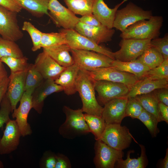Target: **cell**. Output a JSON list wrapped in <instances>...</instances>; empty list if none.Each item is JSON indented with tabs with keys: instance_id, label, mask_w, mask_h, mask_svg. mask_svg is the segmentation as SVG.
Segmentation results:
<instances>
[{
	"instance_id": "6da1fadb",
	"label": "cell",
	"mask_w": 168,
	"mask_h": 168,
	"mask_svg": "<svg viewBox=\"0 0 168 168\" xmlns=\"http://www.w3.org/2000/svg\"><path fill=\"white\" fill-rule=\"evenodd\" d=\"M94 82L86 71L80 69L76 88L82 102V109L86 113L101 117L103 107L96 98Z\"/></svg>"
},
{
	"instance_id": "7a4b0ae2",
	"label": "cell",
	"mask_w": 168,
	"mask_h": 168,
	"mask_svg": "<svg viewBox=\"0 0 168 168\" xmlns=\"http://www.w3.org/2000/svg\"><path fill=\"white\" fill-rule=\"evenodd\" d=\"M163 21L161 16H152L150 19L138 21L128 27L122 32V39H151L157 38Z\"/></svg>"
},
{
	"instance_id": "3957f363",
	"label": "cell",
	"mask_w": 168,
	"mask_h": 168,
	"mask_svg": "<svg viewBox=\"0 0 168 168\" xmlns=\"http://www.w3.org/2000/svg\"><path fill=\"white\" fill-rule=\"evenodd\" d=\"M63 111L66 119L60 126L58 132L63 138L72 139L90 133L82 109L73 110L64 106Z\"/></svg>"
},
{
	"instance_id": "277c9868",
	"label": "cell",
	"mask_w": 168,
	"mask_h": 168,
	"mask_svg": "<svg viewBox=\"0 0 168 168\" xmlns=\"http://www.w3.org/2000/svg\"><path fill=\"white\" fill-rule=\"evenodd\" d=\"M70 52L74 63L80 69L86 71L111 67L114 60L105 54L92 51L71 49Z\"/></svg>"
},
{
	"instance_id": "5b68a950",
	"label": "cell",
	"mask_w": 168,
	"mask_h": 168,
	"mask_svg": "<svg viewBox=\"0 0 168 168\" xmlns=\"http://www.w3.org/2000/svg\"><path fill=\"white\" fill-rule=\"evenodd\" d=\"M152 16L151 11L144 10L130 2L124 7L117 10L113 27L123 32L135 23L148 19Z\"/></svg>"
},
{
	"instance_id": "8992f818",
	"label": "cell",
	"mask_w": 168,
	"mask_h": 168,
	"mask_svg": "<svg viewBox=\"0 0 168 168\" xmlns=\"http://www.w3.org/2000/svg\"><path fill=\"white\" fill-rule=\"evenodd\" d=\"M133 138L126 126L113 124H106L100 140L114 149L123 151L129 147Z\"/></svg>"
},
{
	"instance_id": "52a82bcc",
	"label": "cell",
	"mask_w": 168,
	"mask_h": 168,
	"mask_svg": "<svg viewBox=\"0 0 168 168\" xmlns=\"http://www.w3.org/2000/svg\"><path fill=\"white\" fill-rule=\"evenodd\" d=\"M151 39H122L119 43L120 48L113 52L115 60L127 62L136 60L151 47Z\"/></svg>"
},
{
	"instance_id": "ba28073f",
	"label": "cell",
	"mask_w": 168,
	"mask_h": 168,
	"mask_svg": "<svg viewBox=\"0 0 168 168\" xmlns=\"http://www.w3.org/2000/svg\"><path fill=\"white\" fill-rule=\"evenodd\" d=\"M86 71L95 81L104 80L122 83L129 90L140 80L134 75L113 67L100 68Z\"/></svg>"
},
{
	"instance_id": "9c48e42d",
	"label": "cell",
	"mask_w": 168,
	"mask_h": 168,
	"mask_svg": "<svg viewBox=\"0 0 168 168\" xmlns=\"http://www.w3.org/2000/svg\"><path fill=\"white\" fill-rule=\"evenodd\" d=\"M60 30L65 34L66 44L71 49L93 51L105 54L115 60L113 52L107 48L96 44L74 29L62 28Z\"/></svg>"
},
{
	"instance_id": "30bf717a",
	"label": "cell",
	"mask_w": 168,
	"mask_h": 168,
	"mask_svg": "<svg viewBox=\"0 0 168 168\" xmlns=\"http://www.w3.org/2000/svg\"><path fill=\"white\" fill-rule=\"evenodd\" d=\"M48 10L49 11V16L54 24L63 29H74L79 21V18L58 0H49Z\"/></svg>"
},
{
	"instance_id": "8fae6325",
	"label": "cell",
	"mask_w": 168,
	"mask_h": 168,
	"mask_svg": "<svg viewBox=\"0 0 168 168\" xmlns=\"http://www.w3.org/2000/svg\"><path fill=\"white\" fill-rule=\"evenodd\" d=\"M17 13L0 5V35L3 38L16 42L23 37Z\"/></svg>"
},
{
	"instance_id": "7c38bea8",
	"label": "cell",
	"mask_w": 168,
	"mask_h": 168,
	"mask_svg": "<svg viewBox=\"0 0 168 168\" xmlns=\"http://www.w3.org/2000/svg\"><path fill=\"white\" fill-rule=\"evenodd\" d=\"M94 149V163L96 168H114L117 161L124 156L123 151L114 149L100 140H96Z\"/></svg>"
},
{
	"instance_id": "4fadbf2b",
	"label": "cell",
	"mask_w": 168,
	"mask_h": 168,
	"mask_svg": "<svg viewBox=\"0 0 168 168\" xmlns=\"http://www.w3.org/2000/svg\"><path fill=\"white\" fill-rule=\"evenodd\" d=\"M94 86L98 100L104 105L114 99L127 97L130 90L124 84L104 80L95 81Z\"/></svg>"
},
{
	"instance_id": "5bb4252c",
	"label": "cell",
	"mask_w": 168,
	"mask_h": 168,
	"mask_svg": "<svg viewBox=\"0 0 168 168\" xmlns=\"http://www.w3.org/2000/svg\"><path fill=\"white\" fill-rule=\"evenodd\" d=\"M31 92L25 91L17 108L13 110L12 114L15 120L22 137L30 135L32 133L31 127L28 123L27 118L30 111L32 108V94Z\"/></svg>"
},
{
	"instance_id": "9a60e30c",
	"label": "cell",
	"mask_w": 168,
	"mask_h": 168,
	"mask_svg": "<svg viewBox=\"0 0 168 168\" xmlns=\"http://www.w3.org/2000/svg\"><path fill=\"white\" fill-rule=\"evenodd\" d=\"M128 100L127 96L116 98L104 105L101 117L106 124H121L126 117L125 110Z\"/></svg>"
},
{
	"instance_id": "2e32d148",
	"label": "cell",
	"mask_w": 168,
	"mask_h": 168,
	"mask_svg": "<svg viewBox=\"0 0 168 168\" xmlns=\"http://www.w3.org/2000/svg\"><path fill=\"white\" fill-rule=\"evenodd\" d=\"M74 30L99 45L111 40L115 33L114 29L109 28L103 25L99 26H91L80 21L76 25Z\"/></svg>"
},
{
	"instance_id": "e0dca14e",
	"label": "cell",
	"mask_w": 168,
	"mask_h": 168,
	"mask_svg": "<svg viewBox=\"0 0 168 168\" xmlns=\"http://www.w3.org/2000/svg\"><path fill=\"white\" fill-rule=\"evenodd\" d=\"M0 140V154H9L16 150L20 143L21 134L15 120L10 119L6 124Z\"/></svg>"
},
{
	"instance_id": "ac0fdd59",
	"label": "cell",
	"mask_w": 168,
	"mask_h": 168,
	"mask_svg": "<svg viewBox=\"0 0 168 168\" xmlns=\"http://www.w3.org/2000/svg\"><path fill=\"white\" fill-rule=\"evenodd\" d=\"M62 91L63 87L56 84L54 80L44 79L32 94V108L38 114H41L45 99L52 93Z\"/></svg>"
},
{
	"instance_id": "d6986e66",
	"label": "cell",
	"mask_w": 168,
	"mask_h": 168,
	"mask_svg": "<svg viewBox=\"0 0 168 168\" xmlns=\"http://www.w3.org/2000/svg\"><path fill=\"white\" fill-rule=\"evenodd\" d=\"M34 65L44 79H56L66 68L59 65L44 52L40 53Z\"/></svg>"
},
{
	"instance_id": "ffe728a7",
	"label": "cell",
	"mask_w": 168,
	"mask_h": 168,
	"mask_svg": "<svg viewBox=\"0 0 168 168\" xmlns=\"http://www.w3.org/2000/svg\"><path fill=\"white\" fill-rule=\"evenodd\" d=\"M27 70L16 73H11L6 92L12 107V112L25 92V82Z\"/></svg>"
},
{
	"instance_id": "44dd1931",
	"label": "cell",
	"mask_w": 168,
	"mask_h": 168,
	"mask_svg": "<svg viewBox=\"0 0 168 168\" xmlns=\"http://www.w3.org/2000/svg\"><path fill=\"white\" fill-rule=\"evenodd\" d=\"M128 0H123L114 8H110L104 0H94L92 14L102 24L109 28L112 29L117 10L122 4Z\"/></svg>"
},
{
	"instance_id": "7402d4cb",
	"label": "cell",
	"mask_w": 168,
	"mask_h": 168,
	"mask_svg": "<svg viewBox=\"0 0 168 168\" xmlns=\"http://www.w3.org/2000/svg\"><path fill=\"white\" fill-rule=\"evenodd\" d=\"M80 68L75 63L66 67L59 76L54 80L55 82L61 86L63 91L67 95H71L77 92L76 81Z\"/></svg>"
},
{
	"instance_id": "603a6c76",
	"label": "cell",
	"mask_w": 168,
	"mask_h": 168,
	"mask_svg": "<svg viewBox=\"0 0 168 168\" xmlns=\"http://www.w3.org/2000/svg\"><path fill=\"white\" fill-rule=\"evenodd\" d=\"M162 88H168V79L150 80L142 78L130 89L127 97H135L138 95L151 93L156 89Z\"/></svg>"
},
{
	"instance_id": "cb8c5ba5",
	"label": "cell",
	"mask_w": 168,
	"mask_h": 168,
	"mask_svg": "<svg viewBox=\"0 0 168 168\" xmlns=\"http://www.w3.org/2000/svg\"><path fill=\"white\" fill-rule=\"evenodd\" d=\"M44 52L60 66L66 68L74 64L73 58L70 54L71 48L67 44L43 48Z\"/></svg>"
},
{
	"instance_id": "d4e9b609",
	"label": "cell",
	"mask_w": 168,
	"mask_h": 168,
	"mask_svg": "<svg viewBox=\"0 0 168 168\" xmlns=\"http://www.w3.org/2000/svg\"><path fill=\"white\" fill-rule=\"evenodd\" d=\"M33 16L40 17L46 14L49 16V0H12Z\"/></svg>"
},
{
	"instance_id": "484cf974",
	"label": "cell",
	"mask_w": 168,
	"mask_h": 168,
	"mask_svg": "<svg viewBox=\"0 0 168 168\" xmlns=\"http://www.w3.org/2000/svg\"><path fill=\"white\" fill-rule=\"evenodd\" d=\"M111 67L119 70L134 75L140 79H142L150 69L137 59L127 62L114 60L112 63Z\"/></svg>"
},
{
	"instance_id": "4316f807",
	"label": "cell",
	"mask_w": 168,
	"mask_h": 168,
	"mask_svg": "<svg viewBox=\"0 0 168 168\" xmlns=\"http://www.w3.org/2000/svg\"><path fill=\"white\" fill-rule=\"evenodd\" d=\"M141 149V154L137 158H131L130 154L133 152L130 150L127 154V158L124 160L123 158L119 160L116 162L115 167L117 168H144L147 166L148 161L146 154L145 147L139 144Z\"/></svg>"
},
{
	"instance_id": "83f0119b",
	"label": "cell",
	"mask_w": 168,
	"mask_h": 168,
	"mask_svg": "<svg viewBox=\"0 0 168 168\" xmlns=\"http://www.w3.org/2000/svg\"><path fill=\"white\" fill-rule=\"evenodd\" d=\"M135 97L144 110L153 115L159 122L162 121L159 111V102L153 92L138 95Z\"/></svg>"
},
{
	"instance_id": "f1b7e54d",
	"label": "cell",
	"mask_w": 168,
	"mask_h": 168,
	"mask_svg": "<svg viewBox=\"0 0 168 168\" xmlns=\"http://www.w3.org/2000/svg\"><path fill=\"white\" fill-rule=\"evenodd\" d=\"M136 59L152 69L159 66L164 59L161 53L150 47Z\"/></svg>"
},
{
	"instance_id": "f546056e",
	"label": "cell",
	"mask_w": 168,
	"mask_h": 168,
	"mask_svg": "<svg viewBox=\"0 0 168 168\" xmlns=\"http://www.w3.org/2000/svg\"><path fill=\"white\" fill-rule=\"evenodd\" d=\"M84 116L90 133L93 134L96 140H100L106 125L103 118L86 113L84 114Z\"/></svg>"
},
{
	"instance_id": "4dcf8cb0",
	"label": "cell",
	"mask_w": 168,
	"mask_h": 168,
	"mask_svg": "<svg viewBox=\"0 0 168 168\" xmlns=\"http://www.w3.org/2000/svg\"><path fill=\"white\" fill-rule=\"evenodd\" d=\"M94 0H64L68 8L75 15L82 16L92 14Z\"/></svg>"
},
{
	"instance_id": "1f68e13d",
	"label": "cell",
	"mask_w": 168,
	"mask_h": 168,
	"mask_svg": "<svg viewBox=\"0 0 168 168\" xmlns=\"http://www.w3.org/2000/svg\"><path fill=\"white\" fill-rule=\"evenodd\" d=\"M44 79L34 64H29L25 79V91H28L33 93Z\"/></svg>"
},
{
	"instance_id": "d6a6232c",
	"label": "cell",
	"mask_w": 168,
	"mask_h": 168,
	"mask_svg": "<svg viewBox=\"0 0 168 168\" xmlns=\"http://www.w3.org/2000/svg\"><path fill=\"white\" fill-rule=\"evenodd\" d=\"M7 56L21 58L24 56L15 42L0 37V58Z\"/></svg>"
},
{
	"instance_id": "836d02e7",
	"label": "cell",
	"mask_w": 168,
	"mask_h": 168,
	"mask_svg": "<svg viewBox=\"0 0 168 168\" xmlns=\"http://www.w3.org/2000/svg\"><path fill=\"white\" fill-rule=\"evenodd\" d=\"M28 59L25 56L21 58L7 56L1 58L2 62L10 68L11 73H13L27 70L29 65L27 63Z\"/></svg>"
},
{
	"instance_id": "e575fe53",
	"label": "cell",
	"mask_w": 168,
	"mask_h": 168,
	"mask_svg": "<svg viewBox=\"0 0 168 168\" xmlns=\"http://www.w3.org/2000/svg\"><path fill=\"white\" fill-rule=\"evenodd\" d=\"M65 34L62 31L50 33H43L41 40L42 48L66 44Z\"/></svg>"
},
{
	"instance_id": "d590c367",
	"label": "cell",
	"mask_w": 168,
	"mask_h": 168,
	"mask_svg": "<svg viewBox=\"0 0 168 168\" xmlns=\"http://www.w3.org/2000/svg\"><path fill=\"white\" fill-rule=\"evenodd\" d=\"M22 30L27 32L31 39L33 46L32 50L35 51L41 48V40L43 32L36 28L29 21L24 22Z\"/></svg>"
},
{
	"instance_id": "8d00e7d4",
	"label": "cell",
	"mask_w": 168,
	"mask_h": 168,
	"mask_svg": "<svg viewBox=\"0 0 168 168\" xmlns=\"http://www.w3.org/2000/svg\"><path fill=\"white\" fill-rule=\"evenodd\" d=\"M137 119L146 127L152 137L157 136L160 132L157 127L159 122L153 115L143 109Z\"/></svg>"
},
{
	"instance_id": "74e56055",
	"label": "cell",
	"mask_w": 168,
	"mask_h": 168,
	"mask_svg": "<svg viewBox=\"0 0 168 168\" xmlns=\"http://www.w3.org/2000/svg\"><path fill=\"white\" fill-rule=\"evenodd\" d=\"M150 80L168 79V59L159 66L150 69L142 78Z\"/></svg>"
},
{
	"instance_id": "f35d334b",
	"label": "cell",
	"mask_w": 168,
	"mask_h": 168,
	"mask_svg": "<svg viewBox=\"0 0 168 168\" xmlns=\"http://www.w3.org/2000/svg\"><path fill=\"white\" fill-rule=\"evenodd\" d=\"M143 109L140 103L135 97L128 98L125 110L126 117L137 119Z\"/></svg>"
},
{
	"instance_id": "ab89813d",
	"label": "cell",
	"mask_w": 168,
	"mask_h": 168,
	"mask_svg": "<svg viewBox=\"0 0 168 168\" xmlns=\"http://www.w3.org/2000/svg\"><path fill=\"white\" fill-rule=\"evenodd\" d=\"M11 112H12L11 103L6 94L0 103V129L11 119L9 115ZM1 138L0 136V140Z\"/></svg>"
},
{
	"instance_id": "60d3db41",
	"label": "cell",
	"mask_w": 168,
	"mask_h": 168,
	"mask_svg": "<svg viewBox=\"0 0 168 168\" xmlns=\"http://www.w3.org/2000/svg\"><path fill=\"white\" fill-rule=\"evenodd\" d=\"M150 46L161 53L164 59H168V34H166L162 38L151 40Z\"/></svg>"
},
{
	"instance_id": "b9f144b4",
	"label": "cell",
	"mask_w": 168,
	"mask_h": 168,
	"mask_svg": "<svg viewBox=\"0 0 168 168\" xmlns=\"http://www.w3.org/2000/svg\"><path fill=\"white\" fill-rule=\"evenodd\" d=\"M56 154L48 151L45 152L39 163L40 168H55L56 163Z\"/></svg>"
},
{
	"instance_id": "7bdbcfd3",
	"label": "cell",
	"mask_w": 168,
	"mask_h": 168,
	"mask_svg": "<svg viewBox=\"0 0 168 168\" xmlns=\"http://www.w3.org/2000/svg\"><path fill=\"white\" fill-rule=\"evenodd\" d=\"M152 92L159 102L168 106V88H158Z\"/></svg>"
},
{
	"instance_id": "ee69618b",
	"label": "cell",
	"mask_w": 168,
	"mask_h": 168,
	"mask_svg": "<svg viewBox=\"0 0 168 168\" xmlns=\"http://www.w3.org/2000/svg\"><path fill=\"white\" fill-rule=\"evenodd\" d=\"M79 21L91 26H99L102 25L92 14L82 16L79 18Z\"/></svg>"
},
{
	"instance_id": "f6af8a7d",
	"label": "cell",
	"mask_w": 168,
	"mask_h": 168,
	"mask_svg": "<svg viewBox=\"0 0 168 168\" xmlns=\"http://www.w3.org/2000/svg\"><path fill=\"white\" fill-rule=\"evenodd\" d=\"M56 163L55 168H70L71 165L68 158L64 155L56 154Z\"/></svg>"
},
{
	"instance_id": "bcb514c9",
	"label": "cell",
	"mask_w": 168,
	"mask_h": 168,
	"mask_svg": "<svg viewBox=\"0 0 168 168\" xmlns=\"http://www.w3.org/2000/svg\"><path fill=\"white\" fill-rule=\"evenodd\" d=\"M0 5L11 11L17 13L21 12L22 8L12 0H0Z\"/></svg>"
},
{
	"instance_id": "7dc6e473",
	"label": "cell",
	"mask_w": 168,
	"mask_h": 168,
	"mask_svg": "<svg viewBox=\"0 0 168 168\" xmlns=\"http://www.w3.org/2000/svg\"><path fill=\"white\" fill-rule=\"evenodd\" d=\"M158 109L159 114L162 121L168 124V106L159 102Z\"/></svg>"
},
{
	"instance_id": "c3c4849f",
	"label": "cell",
	"mask_w": 168,
	"mask_h": 168,
	"mask_svg": "<svg viewBox=\"0 0 168 168\" xmlns=\"http://www.w3.org/2000/svg\"><path fill=\"white\" fill-rule=\"evenodd\" d=\"M9 80L8 77L0 83V104L7 92Z\"/></svg>"
},
{
	"instance_id": "681fc988",
	"label": "cell",
	"mask_w": 168,
	"mask_h": 168,
	"mask_svg": "<svg viewBox=\"0 0 168 168\" xmlns=\"http://www.w3.org/2000/svg\"><path fill=\"white\" fill-rule=\"evenodd\" d=\"M7 77V71L0 58V83Z\"/></svg>"
},
{
	"instance_id": "f907efd6",
	"label": "cell",
	"mask_w": 168,
	"mask_h": 168,
	"mask_svg": "<svg viewBox=\"0 0 168 168\" xmlns=\"http://www.w3.org/2000/svg\"><path fill=\"white\" fill-rule=\"evenodd\" d=\"M166 154L164 158L162 161L161 165V168H168V149H166Z\"/></svg>"
},
{
	"instance_id": "816d5d0a",
	"label": "cell",
	"mask_w": 168,
	"mask_h": 168,
	"mask_svg": "<svg viewBox=\"0 0 168 168\" xmlns=\"http://www.w3.org/2000/svg\"><path fill=\"white\" fill-rule=\"evenodd\" d=\"M4 167V165L2 162L0 161V168H3Z\"/></svg>"
},
{
	"instance_id": "f5cc1de1",
	"label": "cell",
	"mask_w": 168,
	"mask_h": 168,
	"mask_svg": "<svg viewBox=\"0 0 168 168\" xmlns=\"http://www.w3.org/2000/svg\"></svg>"
}]
</instances>
